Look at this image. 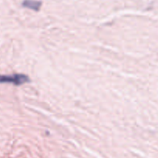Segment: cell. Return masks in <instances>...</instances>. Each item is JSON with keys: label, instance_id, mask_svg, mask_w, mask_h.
Wrapping results in <instances>:
<instances>
[{"label": "cell", "instance_id": "cell-1", "mask_svg": "<svg viewBox=\"0 0 158 158\" xmlns=\"http://www.w3.org/2000/svg\"><path fill=\"white\" fill-rule=\"evenodd\" d=\"M29 81V77L25 74H13L11 76H0V83H9L15 86H20Z\"/></svg>", "mask_w": 158, "mask_h": 158}, {"label": "cell", "instance_id": "cell-2", "mask_svg": "<svg viewBox=\"0 0 158 158\" xmlns=\"http://www.w3.org/2000/svg\"><path fill=\"white\" fill-rule=\"evenodd\" d=\"M41 5V2L36 1V0H24L23 2V6L24 7L29 8L35 11L40 10Z\"/></svg>", "mask_w": 158, "mask_h": 158}]
</instances>
